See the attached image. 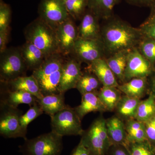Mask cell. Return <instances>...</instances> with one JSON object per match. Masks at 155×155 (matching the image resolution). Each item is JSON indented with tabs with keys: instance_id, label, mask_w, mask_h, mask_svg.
<instances>
[{
	"instance_id": "1",
	"label": "cell",
	"mask_w": 155,
	"mask_h": 155,
	"mask_svg": "<svg viewBox=\"0 0 155 155\" xmlns=\"http://www.w3.org/2000/svg\"><path fill=\"white\" fill-rule=\"evenodd\" d=\"M106 20L101 27V40L106 58L121 51L137 48L144 37L140 28L134 27L122 19L113 16Z\"/></svg>"
},
{
	"instance_id": "2",
	"label": "cell",
	"mask_w": 155,
	"mask_h": 155,
	"mask_svg": "<svg viewBox=\"0 0 155 155\" xmlns=\"http://www.w3.org/2000/svg\"><path fill=\"white\" fill-rule=\"evenodd\" d=\"M67 58L61 53H56L46 58L40 66L33 71L43 96L60 93V81L63 66Z\"/></svg>"
},
{
	"instance_id": "3",
	"label": "cell",
	"mask_w": 155,
	"mask_h": 155,
	"mask_svg": "<svg viewBox=\"0 0 155 155\" xmlns=\"http://www.w3.org/2000/svg\"><path fill=\"white\" fill-rule=\"evenodd\" d=\"M24 34L26 41L35 45L47 57L60 53L55 30L39 17L25 27Z\"/></svg>"
},
{
	"instance_id": "4",
	"label": "cell",
	"mask_w": 155,
	"mask_h": 155,
	"mask_svg": "<svg viewBox=\"0 0 155 155\" xmlns=\"http://www.w3.org/2000/svg\"><path fill=\"white\" fill-rule=\"evenodd\" d=\"M63 137L52 131L37 137L25 140L19 147L22 155H60L64 148Z\"/></svg>"
},
{
	"instance_id": "5",
	"label": "cell",
	"mask_w": 155,
	"mask_h": 155,
	"mask_svg": "<svg viewBox=\"0 0 155 155\" xmlns=\"http://www.w3.org/2000/svg\"><path fill=\"white\" fill-rule=\"evenodd\" d=\"M105 122L103 116L98 117L81 135L80 140L90 155H106L112 146L107 133Z\"/></svg>"
},
{
	"instance_id": "6",
	"label": "cell",
	"mask_w": 155,
	"mask_h": 155,
	"mask_svg": "<svg viewBox=\"0 0 155 155\" xmlns=\"http://www.w3.org/2000/svg\"><path fill=\"white\" fill-rule=\"evenodd\" d=\"M0 81L6 82L23 76L28 70L20 48H7L0 54Z\"/></svg>"
},
{
	"instance_id": "7",
	"label": "cell",
	"mask_w": 155,
	"mask_h": 155,
	"mask_svg": "<svg viewBox=\"0 0 155 155\" xmlns=\"http://www.w3.org/2000/svg\"><path fill=\"white\" fill-rule=\"evenodd\" d=\"M81 120L75 108L67 106L62 110L51 116L52 131L62 137L81 136L84 130L81 126Z\"/></svg>"
},
{
	"instance_id": "8",
	"label": "cell",
	"mask_w": 155,
	"mask_h": 155,
	"mask_svg": "<svg viewBox=\"0 0 155 155\" xmlns=\"http://www.w3.org/2000/svg\"><path fill=\"white\" fill-rule=\"evenodd\" d=\"M0 134L5 138L22 137L26 139L22 132L20 119L23 112L0 102Z\"/></svg>"
},
{
	"instance_id": "9",
	"label": "cell",
	"mask_w": 155,
	"mask_h": 155,
	"mask_svg": "<svg viewBox=\"0 0 155 155\" xmlns=\"http://www.w3.org/2000/svg\"><path fill=\"white\" fill-rule=\"evenodd\" d=\"M38 13L39 17L55 30L70 17L65 0H41Z\"/></svg>"
},
{
	"instance_id": "10",
	"label": "cell",
	"mask_w": 155,
	"mask_h": 155,
	"mask_svg": "<svg viewBox=\"0 0 155 155\" xmlns=\"http://www.w3.org/2000/svg\"><path fill=\"white\" fill-rule=\"evenodd\" d=\"M72 54L81 63H87L88 65L98 59H105L104 48L101 40L78 38Z\"/></svg>"
},
{
	"instance_id": "11",
	"label": "cell",
	"mask_w": 155,
	"mask_h": 155,
	"mask_svg": "<svg viewBox=\"0 0 155 155\" xmlns=\"http://www.w3.org/2000/svg\"><path fill=\"white\" fill-rule=\"evenodd\" d=\"M152 64L140 52L137 47L130 50L127 56L125 82L135 78H147L152 72Z\"/></svg>"
},
{
	"instance_id": "12",
	"label": "cell",
	"mask_w": 155,
	"mask_h": 155,
	"mask_svg": "<svg viewBox=\"0 0 155 155\" xmlns=\"http://www.w3.org/2000/svg\"><path fill=\"white\" fill-rule=\"evenodd\" d=\"M69 17L55 30L60 53L65 56L72 54L75 42L79 38L78 27Z\"/></svg>"
},
{
	"instance_id": "13",
	"label": "cell",
	"mask_w": 155,
	"mask_h": 155,
	"mask_svg": "<svg viewBox=\"0 0 155 155\" xmlns=\"http://www.w3.org/2000/svg\"><path fill=\"white\" fill-rule=\"evenodd\" d=\"M81 63L74 57L66 59L60 81L59 89L60 93L65 94L69 90L76 88L78 82L83 74Z\"/></svg>"
},
{
	"instance_id": "14",
	"label": "cell",
	"mask_w": 155,
	"mask_h": 155,
	"mask_svg": "<svg viewBox=\"0 0 155 155\" xmlns=\"http://www.w3.org/2000/svg\"><path fill=\"white\" fill-rule=\"evenodd\" d=\"M18 91L29 93L38 99L43 97L37 81L32 75L20 76L10 81L1 82V91Z\"/></svg>"
},
{
	"instance_id": "15",
	"label": "cell",
	"mask_w": 155,
	"mask_h": 155,
	"mask_svg": "<svg viewBox=\"0 0 155 155\" xmlns=\"http://www.w3.org/2000/svg\"><path fill=\"white\" fill-rule=\"evenodd\" d=\"M99 19L90 10L87 9L78 27L79 37L87 39L101 40Z\"/></svg>"
},
{
	"instance_id": "16",
	"label": "cell",
	"mask_w": 155,
	"mask_h": 155,
	"mask_svg": "<svg viewBox=\"0 0 155 155\" xmlns=\"http://www.w3.org/2000/svg\"><path fill=\"white\" fill-rule=\"evenodd\" d=\"M87 69L96 76L102 86H119L117 78L104 58L98 59L88 64Z\"/></svg>"
},
{
	"instance_id": "17",
	"label": "cell",
	"mask_w": 155,
	"mask_h": 155,
	"mask_svg": "<svg viewBox=\"0 0 155 155\" xmlns=\"http://www.w3.org/2000/svg\"><path fill=\"white\" fill-rule=\"evenodd\" d=\"M106 127L112 145L128 144L125 122L118 116H113L106 120Z\"/></svg>"
},
{
	"instance_id": "18",
	"label": "cell",
	"mask_w": 155,
	"mask_h": 155,
	"mask_svg": "<svg viewBox=\"0 0 155 155\" xmlns=\"http://www.w3.org/2000/svg\"><path fill=\"white\" fill-rule=\"evenodd\" d=\"M19 48L27 69L32 71L38 68L47 58L41 50L29 42L25 41Z\"/></svg>"
},
{
	"instance_id": "19",
	"label": "cell",
	"mask_w": 155,
	"mask_h": 155,
	"mask_svg": "<svg viewBox=\"0 0 155 155\" xmlns=\"http://www.w3.org/2000/svg\"><path fill=\"white\" fill-rule=\"evenodd\" d=\"M98 93L97 91L88 93L81 95L80 104L74 108L81 120L85 115L91 112L103 113L107 111L99 97Z\"/></svg>"
},
{
	"instance_id": "20",
	"label": "cell",
	"mask_w": 155,
	"mask_h": 155,
	"mask_svg": "<svg viewBox=\"0 0 155 155\" xmlns=\"http://www.w3.org/2000/svg\"><path fill=\"white\" fill-rule=\"evenodd\" d=\"M38 98L27 92L21 91H1V102L12 107L17 108L21 104L32 107L37 104Z\"/></svg>"
},
{
	"instance_id": "21",
	"label": "cell",
	"mask_w": 155,
	"mask_h": 155,
	"mask_svg": "<svg viewBox=\"0 0 155 155\" xmlns=\"http://www.w3.org/2000/svg\"><path fill=\"white\" fill-rule=\"evenodd\" d=\"M64 100V94H56L44 96L38 99L37 103L44 113L51 117L67 107Z\"/></svg>"
},
{
	"instance_id": "22",
	"label": "cell",
	"mask_w": 155,
	"mask_h": 155,
	"mask_svg": "<svg viewBox=\"0 0 155 155\" xmlns=\"http://www.w3.org/2000/svg\"><path fill=\"white\" fill-rule=\"evenodd\" d=\"M130 50L118 52L105 58L106 62L117 79L125 82V74L127 56Z\"/></svg>"
},
{
	"instance_id": "23",
	"label": "cell",
	"mask_w": 155,
	"mask_h": 155,
	"mask_svg": "<svg viewBox=\"0 0 155 155\" xmlns=\"http://www.w3.org/2000/svg\"><path fill=\"white\" fill-rule=\"evenodd\" d=\"M141 100L127 96H122L115 109L117 116L123 121L134 119Z\"/></svg>"
},
{
	"instance_id": "24",
	"label": "cell",
	"mask_w": 155,
	"mask_h": 155,
	"mask_svg": "<svg viewBox=\"0 0 155 155\" xmlns=\"http://www.w3.org/2000/svg\"><path fill=\"white\" fill-rule=\"evenodd\" d=\"M147 78H135L119 84L118 88L124 95L140 99L147 90Z\"/></svg>"
},
{
	"instance_id": "25",
	"label": "cell",
	"mask_w": 155,
	"mask_h": 155,
	"mask_svg": "<svg viewBox=\"0 0 155 155\" xmlns=\"http://www.w3.org/2000/svg\"><path fill=\"white\" fill-rule=\"evenodd\" d=\"M120 0H87V8L99 19L107 20L113 16L115 6Z\"/></svg>"
},
{
	"instance_id": "26",
	"label": "cell",
	"mask_w": 155,
	"mask_h": 155,
	"mask_svg": "<svg viewBox=\"0 0 155 155\" xmlns=\"http://www.w3.org/2000/svg\"><path fill=\"white\" fill-rule=\"evenodd\" d=\"M122 92L117 87L102 86L98 93L101 102L106 110H115L122 97Z\"/></svg>"
},
{
	"instance_id": "27",
	"label": "cell",
	"mask_w": 155,
	"mask_h": 155,
	"mask_svg": "<svg viewBox=\"0 0 155 155\" xmlns=\"http://www.w3.org/2000/svg\"><path fill=\"white\" fill-rule=\"evenodd\" d=\"M128 143L140 142L147 140L144 123L135 119L125 122Z\"/></svg>"
},
{
	"instance_id": "28",
	"label": "cell",
	"mask_w": 155,
	"mask_h": 155,
	"mask_svg": "<svg viewBox=\"0 0 155 155\" xmlns=\"http://www.w3.org/2000/svg\"><path fill=\"white\" fill-rule=\"evenodd\" d=\"M101 83L94 74L87 72L82 74L78 82L76 88L81 95L88 93L97 92Z\"/></svg>"
},
{
	"instance_id": "29",
	"label": "cell",
	"mask_w": 155,
	"mask_h": 155,
	"mask_svg": "<svg viewBox=\"0 0 155 155\" xmlns=\"http://www.w3.org/2000/svg\"><path fill=\"white\" fill-rule=\"evenodd\" d=\"M155 116V97L150 93L148 97L140 101L134 119L144 122Z\"/></svg>"
},
{
	"instance_id": "30",
	"label": "cell",
	"mask_w": 155,
	"mask_h": 155,
	"mask_svg": "<svg viewBox=\"0 0 155 155\" xmlns=\"http://www.w3.org/2000/svg\"><path fill=\"white\" fill-rule=\"evenodd\" d=\"M68 14L73 19H81L87 9V0H65Z\"/></svg>"
},
{
	"instance_id": "31",
	"label": "cell",
	"mask_w": 155,
	"mask_h": 155,
	"mask_svg": "<svg viewBox=\"0 0 155 155\" xmlns=\"http://www.w3.org/2000/svg\"><path fill=\"white\" fill-rule=\"evenodd\" d=\"M127 147L130 155H155V147L147 140L128 143Z\"/></svg>"
},
{
	"instance_id": "32",
	"label": "cell",
	"mask_w": 155,
	"mask_h": 155,
	"mask_svg": "<svg viewBox=\"0 0 155 155\" xmlns=\"http://www.w3.org/2000/svg\"><path fill=\"white\" fill-rule=\"evenodd\" d=\"M137 48L145 58L153 64L155 62V40L144 35Z\"/></svg>"
},
{
	"instance_id": "33",
	"label": "cell",
	"mask_w": 155,
	"mask_h": 155,
	"mask_svg": "<svg viewBox=\"0 0 155 155\" xmlns=\"http://www.w3.org/2000/svg\"><path fill=\"white\" fill-rule=\"evenodd\" d=\"M44 112L38 103L31 107L25 114H22L20 119V125L24 135H26L28 125L29 123L41 116Z\"/></svg>"
},
{
	"instance_id": "34",
	"label": "cell",
	"mask_w": 155,
	"mask_h": 155,
	"mask_svg": "<svg viewBox=\"0 0 155 155\" xmlns=\"http://www.w3.org/2000/svg\"><path fill=\"white\" fill-rule=\"evenodd\" d=\"M11 15L10 5L0 0V31L10 29Z\"/></svg>"
},
{
	"instance_id": "35",
	"label": "cell",
	"mask_w": 155,
	"mask_h": 155,
	"mask_svg": "<svg viewBox=\"0 0 155 155\" xmlns=\"http://www.w3.org/2000/svg\"><path fill=\"white\" fill-rule=\"evenodd\" d=\"M143 123L145 127L147 140L155 147V116Z\"/></svg>"
},
{
	"instance_id": "36",
	"label": "cell",
	"mask_w": 155,
	"mask_h": 155,
	"mask_svg": "<svg viewBox=\"0 0 155 155\" xmlns=\"http://www.w3.org/2000/svg\"><path fill=\"white\" fill-rule=\"evenodd\" d=\"M140 28L144 35L155 40V22L143 23Z\"/></svg>"
},
{
	"instance_id": "37",
	"label": "cell",
	"mask_w": 155,
	"mask_h": 155,
	"mask_svg": "<svg viewBox=\"0 0 155 155\" xmlns=\"http://www.w3.org/2000/svg\"><path fill=\"white\" fill-rule=\"evenodd\" d=\"M110 155H130L127 147L121 145H114L110 149Z\"/></svg>"
},
{
	"instance_id": "38",
	"label": "cell",
	"mask_w": 155,
	"mask_h": 155,
	"mask_svg": "<svg viewBox=\"0 0 155 155\" xmlns=\"http://www.w3.org/2000/svg\"><path fill=\"white\" fill-rule=\"evenodd\" d=\"M10 31V29L0 31V54L7 48Z\"/></svg>"
},
{
	"instance_id": "39",
	"label": "cell",
	"mask_w": 155,
	"mask_h": 155,
	"mask_svg": "<svg viewBox=\"0 0 155 155\" xmlns=\"http://www.w3.org/2000/svg\"><path fill=\"white\" fill-rule=\"evenodd\" d=\"M70 155H90L88 150L84 146L82 142L80 141L77 146L72 151Z\"/></svg>"
},
{
	"instance_id": "40",
	"label": "cell",
	"mask_w": 155,
	"mask_h": 155,
	"mask_svg": "<svg viewBox=\"0 0 155 155\" xmlns=\"http://www.w3.org/2000/svg\"><path fill=\"white\" fill-rule=\"evenodd\" d=\"M130 5L139 7L148 6L152 5L154 0H125Z\"/></svg>"
},
{
	"instance_id": "41",
	"label": "cell",
	"mask_w": 155,
	"mask_h": 155,
	"mask_svg": "<svg viewBox=\"0 0 155 155\" xmlns=\"http://www.w3.org/2000/svg\"><path fill=\"white\" fill-rule=\"evenodd\" d=\"M151 22H155V8L153 10L152 14L150 15L149 19L144 23H151Z\"/></svg>"
},
{
	"instance_id": "42",
	"label": "cell",
	"mask_w": 155,
	"mask_h": 155,
	"mask_svg": "<svg viewBox=\"0 0 155 155\" xmlns=\"http://www.w3.org/2000/svg\"><path fill=\"white\" fill-rule=\"evenodd\" d=\"M151 93L155 97V77L153 79Z\"/></svg>"
}]
</instances>
